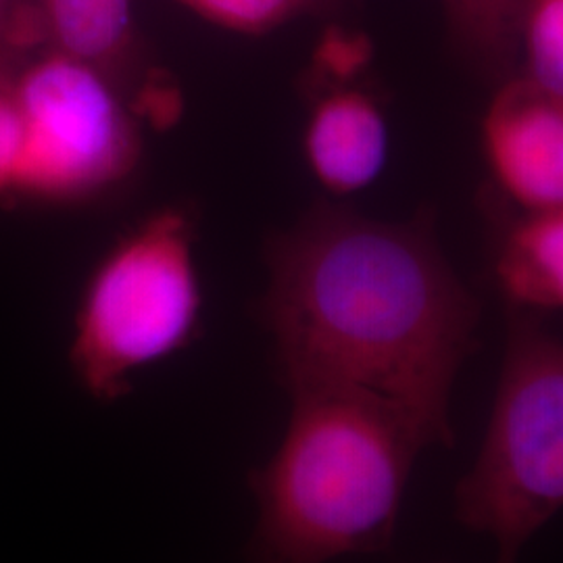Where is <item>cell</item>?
<instances>
[{"instance_id": "obj_10", "label": "cell", "mask_w": 563, "mask_h": 563, "mask_svg": "<svg viewBox=\"0 0 563 563\" xmlns=\"http://www.w3.org/2000/svg\"><path fill=\"white\" fill-rule=\"evenodd\" d=\"M451 46L481 76L516 71L518 30L528 0H441Z\"/></svg>"}, {"instance_id": "obj_6", "label": "cell", "mask_w": 563, "mask_h": 563, "mask_svg": "<svg viewBox=\"0 0 563 563\" xmlns=\"http://www.w3.org/2000/svg\"><path fill=\"white\" fill-rule=\"evenodd\" d=\"M34 7L46 48L84 60L115 81L144 123H176L180 88L146 59L132 0H34Z\"/></svg>"}, {"instance_id": "obj_12", "label": "cell", "mask_w": 563, "mask_h": 563, "mask_svg": "<svg viewBox=\"0 0 563 563\" xmlns=\"http://www.w3.org/2000/svg\"><path fill=\"white\" fill-rule=\"evenodd\" d=\"M518 76L563 97V0H528L518 30Z\"/></svg>"}, {"instance_id": "obj_13", "label": "cell", "mask_w": 563, "mask_h": 563, "mask_svg": "<svg viewBox=\"0 0 563 563\" xmlns=\"http://www.w3.org/2000/svg\"><path fill=\"white\" fill-rule=\"evenodd\" d=\"M25 55L0 53V201H13L23 157L18 71Z\"/></svg>"}, {"instance_id": "obj_9", "label": "cell", "mask_w": 563, "mask_h": 563, "mask_svg": "<svg viewBox=\"0 0 563 563\" xmlns=\"http://www.w3.org/2000/svg\"><path fill=\"white\" fill-rule=\"evenodd\" d=\"M495 280L514 311H563V205L518 211L497 246Z\"/></svg>"}, {"instance_id": "obj_7", "label": "cell", "mask_w": 563, "mask_h": 563, "mask_svg": "<svg viewBox=\"0 0 563 563\" xmlns=\"http://www.w3.org/2000/svg\"><path fill=\"white\" fill-rule=\"evenodd\" d=\"M484 162L518 211L563 205V97L511 74L481 121Z\"/></svg>"}, {"instance_id": "obj_11", "label": "cell", "mask_w": 563, "mask_h": 563, "mask_svg": "<svg viewBox=\"0 0 563 563\" xmlns=\"http://www.w3.org/2000/svg\"><path fill=\"white\" fill-rule=\"evenodd\" d=\"M225 32L265 36L302 18H328L342 0H169Z\"/></svg>"}, {"instance_id": "obj_8", "label": "cell", "mask_w": 563, "mask_h": 563, "mask_svg": "<svg viewBox=\"0 0 563 563\" xmlns=\"http://www.w3.org/2000/svg\"><path fill=\"white\" fill-rule=\"evenodd\" d=\"M309 97L302 157L325 192L351 197L372 186L388 162L384 107L355 80L302 78Z\"/></svg>"}, {"instance_id": "obj_14", "label": "cell", "mask_w": 563, "mask_h": 563, "mask_svg": "<svg viewBox=\"0 0 563 563\" xmlns=\"http://www.w3.org/2000/svg\"><path fill=\"white\" fill-rule=\"evenodd\" d=\"M44 48L34 0H0V53L30 55Z\"/></svg>"}, {"instance_id": "obj_3", "label": "cell", "mask_w": 563, "mask_h": 563, "mask_svg": "<svg viewBox=\"0 0 563 563\" xmlns=\"http://www.w3.org/2000/svg\"><path fill=\"white\" fill-rule=\"evenodd\" d=\"M195 249L192 213L172 205L132 225L92 267L69 342V367L90 399H125L141 372L199 339L202 284Z\"/></svg>"}, {"instance_id": "obj_2", "label": "cell", "mask_w": 563, "mask_h": 563, "mask_svg": "<svg viewBox=\"0 0 563 563\" xmlns=\"http://www.w3.org/2000/svg\"><path fill=\"white\" fill-rule=\"evenodd\" d=\"M274 455L249 472L257 526L251 563H330L393 547L405 490L423 449L418 426L372 395L290 388Z\"/></svg>"}, {"instance_id": "obj_4", "label": "cell", "mask_w": 563, "mask_h": 563, "mask_svg": "<svg viewBox=\"0 0 563 563\" xmlns=\"http://www.w3.org/2000/svg\"><path fill=\"white\" fill-rule=\"evenodd\" d=\"M563 509V341L514 311L483 443L453 495L457 522L495 543V563Z\"/></svg>"}, {"instance_id": "obj_5", "label": "cell", "mask_w": 563, "mask_h": 563, "mask_svg": "<svg viewBox=\"0 0 563 563\" xmlns=\"http://www.w3.org/2000/svg\"><path fill=\"white\" fill-rule=\"evenodd\" d=\"M18 86L23 157L13 201L84 205L134 176L144 121L115 81L44 46L21 59Z\"/></svg>"}, {"instance_id": "obj_1", "label": "cell", "mask_w": 563, "mask_h": 563, "mask_svg": "<svg viewBox=\"0 0 563 563\" xmlns=\"http://www.w3.org/2000/svg\"><path fill=\"white\" fill-rule=\"evenodd\" d=\"M260 320L286 390L336 386L397 407L453 446V386L476 351L478 302L430 225L322 205L267 251Z\"/></svg>"}]
</instances>
